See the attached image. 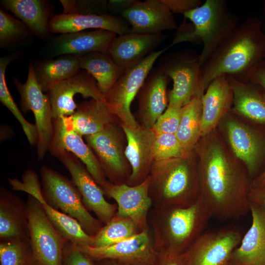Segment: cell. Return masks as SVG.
I'll list each match as a JSON object with an SVG mask.
<instances>
[{"label":"cell","mask_w":265,"mask_h":265,"mask_svg":"<svg viewBox=\"0 0 265 265\" xmlns=\"http://www.w3.org/2000/svg\"><path fill=\"white\" fill-rule=\"evenodd\" d=\"M226 144L216 129L201 137L194 148L200 197L212 217L222 220L248 212L251 187L245 167Z\"/></svg>","instance_id":"1"},{"label":"cell","mask_w":265,"mask_h":265,"mask_svg":"<svg viewBox=\"0 0 265 265\" xmlns=\"http://www.w3.org/2000/svg\"><path fill=\"white\" fill-rule=\"evenodd\" d=\"M265 52V36L259 25L249 19L235 28L201 67V86L206 90L216 78L226 75L242 82H249L260 66Z\"/></svg>","instance_id":"2"},{"label":"cell","mask_w":265,"mask_h":265,"mask_svg":"<svg viewBox=\"0 0 265 265\" xmlns=\"http://www.w3.org/2000/svg\"><path fill=\"white\" fill-rule=\"evenodd\" d=\"M211 213L200 197L185 207H154L148 216L155 247L161 254L186 253L204 232Z\"/></svg>","instance_id":"3"},{"label":"cell","mask_w":265,"mask_h":265,"mask_svg":"<svg viewBox=\"0 0 265 265\" xmlns=\"http://www.w3.org/2000/svg\"><path fill=\"white\" fill-rule=\"evenodd\" d=\"M149 195L154 207H185L200 196L197 158L194 150L178 158L154 160Z\"/></svg>","instance_id":"4"},{"label":"cell","mask_w":265,"mask_h":265,"mask_svg":"<svg viewBox=\"0 0 265 265\" xmlns=\"http://www.w3.org/2000/svg\"><path fill=\"white\" fill-rule=\"evenodd\" d=\"M184 16L191 23L184 21L177 28L169 47L186 41L203 43L199 54L201 67L238 23V18L230 11L224 0H206Z\"/></svg>","instance_id":"5"},{"label":"cell","mask_w":265,"mask_h":265,"mask_svg":"<svg viewBox=\"0 0 265 265\" xmlns=\"http://www.w3.org/2000/svg\"><path fill=\"white\" fill-rule=\"evenodd\" d=\"M40 173L42 192L48 203L76 219L88 234L95 236L103 224L93 216L86 208L73 181L45 166L41 167Z\"/></svg>","instance_id":"6"},{"label":"cell","mask_w":265,"mask_h":265,"mask_svg":"<svg viewBox=\"0 0 265 265\" xmlns=\"http://www.w3.org/2000/svg\"><path fill=\"white\" fill-rule=\"evenodd\" d=\"M159 69L173 82L168 104L182 107L193 97L204 93L199 55L194 51L185 50L168 54L160 60Z\"/></svg>","instance_id":"7"},{"label":"cell","mask_w":265,"mask_h":265,"mask_svg":"<svg viewBox=\"0 0 265 265\" xmlns=\"http://www.w3.org/2000/svg\"><path fill=\"white\" fill-rule=\"evenodd\" d=\"M120 123L110 125L97 133L84 136L106 178L116 185L126 184L132 173L125 155L126 138Z\"/></svg>","instance_id":"8"},{"label":"cell","mask_w":265,"mask_h":265,"mask_svg":"<svg viewBox=\"0 0 265 265\" xmlns=\"http://www.w3.org/2000/svg\"><path fill=\"white\" fill-rule=\"evenodd\" d=\"M169 46L154 51L138 64L125 70L115 83L105 94L108 106L120 122L135 127L139 125L131 110V105L143 85L157 59Z\"/></svg>","instance_id":"9"},{"label":"cell","mask_w":265,"mask_h":265,"mask_svg":"<svg viewBox=\"0 0 265 265\" xmlns=\"http://www.w3.org/2000/svg\"><path fill=\"white\" fill-rule=\"evenodd\" d=\"M26 205L30 243L37 265H62L68 241L54 227L36 198L29 195Z\"/></svg>","instance_id":"10"},{"label":"cell","mask_w":265,"mask_h":265,"mask_svg":"<svg viewBox=\"0 0 265 265\" xmlns=\"http://www.w3.org/2000/svg\"><path fill=\"white\" fill-rule=\"evenodd\" d=\"M14 83L21 98V107L24 112L31 110L35 120L38 134L37 154L42 159L49 150L53 133L52 107L48 94H44L36 81L33 64L28 65L27 78L22 83L14 78Z\"/></svg>","instance_id":"11"},{"label":"cell","mask_w":265,"mask_h":265,"mask_svg":"<svg viewBox=\"0 0 265 265\" xmlns=\"http://www.w3.org/2000/svg\"><path fill=\"white\" fill-rule=\"evenodd\" d=\"M76 246L94 261L111 259L136 265H154L159 254L155 247L150 227L127 239L110 246Z\"/></svg>","instance_id":"12"},{"label":"cell","mask_w":265,"mask_h":265,"mask_svg":"<svg viewBox=\"0 0 265 265\" xmlns=\"http://www.w3.org/2000/svg\"><path fill=\"white\" fill-rule=\"evenodd\" d=\"M8 181L13 190L26 192L40 202L50 222L66 240L79 246H92L93 236L88 234L76 219L58 211L45 200L34 171H26L22 182L15 179Z\"/></svg>","instance_id":"13"},{"label":"cell","mask_w":265,"mask_h":265,"mask_svg":"<svg viewBox=\"0 0 265 265\" xmlns=\"http://www.w3.org/2000/svg\"><path fill=\"white\" fill-rule=\"evenodd\" d=\"M243 236L235 228L203 232L186 252L190 265H229Z\"/></svg>","instance_id":"14"},{"label":"cell","mask_w":265,"mask_h":265,"mask_svg":"<svg viewBox=\"0 0 265 265\" xmlns=\"http://www.w3.org/2000/svg\"><path fill=\"white\" fill-rule=\"evenodd\" d=\"M57 157L69 172L86 208L93 212L103 224L107 223L115 214L117 205L106 200L102 189L82 162L73 154L65 152Z\"/></svg>","instance_id":"15"},{"label":"cell","mask_w":265,"mask_h":265,"mask_svg":"<svg viewBox=\"0 0 265 265\" xmlns=\"http://www.w3.org/2000/svg\"><path fill=\"white\" fill-rule=\"evenodd\" d=\"M228 146L249 175L257 171L265 152V143L255 130L227 113L222 119Z\"/></svg>","instance_id":"16"},{"label":"cell","mask_w":265,"mask_h":265,"mask_svg":"<svg viewBox=\"0 0 265 265\" xmlns=\"http://www.w3.org/2000/svg\"><path fill=\"white\" fill-rule=\"evenodd\" d=\"M150 181L149 175L144 181L136 186L116 185L108 181L102 188L105 195L116 202V213L132 220L141 232L150 227L148 216L153 206L149 195Z\"/></svg>","instance_id":"17"},{"label":"cell","mask_w":265,"mask_h":265,"mask_svg":"<svg viewBox=\"0 0 265 265\" xmlns=\"http://www.w3.org/2000/svg\"><path fill=\"white\" fill-rule=\"evenodd\" d=\"M47 93L52 105L53 119L75 113L78 106L74 100L77 94H81L84 98L105 101V95L99 89L95 79L83 70L60 82Z\"/></svg>","instance_id":"18"},{"label":"cell","mask_w":265,"mask_h":265,"mask_svg":"<svg viewBox=\"0 0 265 265\" xmlns=\"http://www.w3.org/2000/svg\"><path fill=\"white\" fill-rule=\"evenodd\" d=\"M127 140L125 155L132 169L126 184L133 186L144 181L150 175L154 161L155 133L152 129L139 124L135 127L120 122Z\"/></svg>","instance_id":"19"},{"label":"cell","mask_w":265,"mask_h":265,"mask_svg":"<svg viewBox=\"0 0 265 265\" xmlns=\"http://www.w3.org/2000/svg\"><path fill=\"white\" fill-rule=\"evenodd\" d=\"M53 133L49 151L54 156L65 152L78 158L102 188L108 182L94 153L82 136L69 128L63 118L53 119Z\"/></svg>","instance_id":"20"},{"label":"cell","mask_w":265,"mask_h":265,"mask_svg":"<svg viewBox=\"0 0 265 265\" xmlns=\"http://www.w3.org/2000/svg\"><path fill=\"white\" fill-rule=\"evenodd\" d=\"M116 36L114 32L101 29L63 33L50 39L46 53L51 58L65 55L82 56L94 52L107 53Z\"/></svg>","instance_id":"21"},{"label":"cell","mask_w":265,"mask_h":265,"mask_svg":"<svg viewBox=\"0 0 265 265\" xmlns=\"http://www.w3.org/2000/svg\"><path fill=\"white\" fill-rule=\"evenodd\" d=\"M120 15L132 32L155 34L178 28L172 12L161 0H135Z\"/></svg>","instance_id":"22"},{"label":"cell","mask_w":265,"mask_h":265,"mask_svg":"<svg viewBox=\"0 0 265 265\" xmlns=\"http://www.w3.org/2000/svg\"><path fill=\"white\" fill-rule=\"evenodd\" d=\"M171 79L160 69L150 72L136 97L138 123L151 129L168 105L167 86Z\"/></svg>","instance_id":"23"},{"label":"cell","mask_w":265,"mask_h":265,"mask_svg":"<svg viewBox=\"0 0 265 265\" xmlns=\"http://www.w3.org/2000/svg\"><path fill=\"white\" fill-rule=\"evenodd\" d=\"M51 33H66L101 29L121 35L132 32L128 23L123 18L110 14L53 15L49 23Z\"/></svg>","instance_id":"24"},{"label":"cell","mask_w":265,"mask_h":265,"mask_svg":"<svg viewBox=\"0 0 265 265\" xmlns=\"http://www.w3.org/2000/svg\"><path fill=\"white\" fill-rule=\"evenodd\" d=\"M168 36L130 32L116 36L107 54L119 66L126 69L142 61Z\"/></svg>","instance_id":"25"},{"label":"cell","mask_w":265,"mask_h":265,"mask_svg":"<svg viewBox=\"0 0 265 265\" xmlns=\"http://www.w3.org/2000/svg\"><path fill=\"white\" fill-rule=\"evenodd\" d=\"M252 224L230 258L229 265H265V206L249 202Z\"/></svg>","instance_id":"26"},{"label":"cell","mask_w":265,"mask_h":265,"mask_svg":"<svg viewBox=\"0 0 265 265\" xmlns=\"http://www.w3.org/2000/svg\"><path fill=\"white\" fill-rule=\"evenodd\" d=\"M201 100L202 137L215 130L224 117L231 110L234 95L227 76L222 75L214 79L202 95Z\"/></svg>","instance_id":"27"},{"label":"cell","mask_w":265,"mask_h":265,"mask_svg":"<svg viewBox=\"0 0 265 265\" xmlns=\"http://www.w3.org/2000/svg\"><path fill=\"white\" fill-rule=\"evenodd\" d=\"M62 118L69 128L82 136L97 133L120 122L106 101L94 99L78 104L74 114Z\"/></svg>","instance_id":"28"},{"label":"cell","mask_w":265,"mask_h":265,"mask_svg":"<svg viewBox=\"0 0 265 265\" xmlns=\"http://www.w3.org/2000/svg\"><path fill=\"white\" fill-rule=\"evenodd\" d=\"M3 7L13 13L30 30L43 40L50 37L49 23L53 15V6L45 0H2Z\"/></svg>","instance_id":"29"},{"label":"cell","mask_w":265,"mask_h":265,"mask_svg":"<svg viewBox=\"0 0 265 265\" xmlns=\"http://www.w3.org/2000/svg\"><path fill=\"white\" fill-rule=\"evenodd\" d=\"M29 238L27 205L15 194L0 188V238Z\"/></svg>","instance_id":"30"},{"label":"cell","mask_w":265,"mask_h":265,"mask_svg":"<svg viewBox=\"0 0 265 265\" xmlns=\"http://www.w3.org/2000/svg\"><path fill=\"white\" fill-rule=\"evenodd\" d=\"M232 88L234 102L231 111L265 125V95L249 82L227 76Z\"/></svg>","instance_id":"31"},{"label":"cell","mask_w":265,"mask_h":265,"mask_svg":"<svg viewBox=\"0 0 265 265\" xmlns=\"http://www.w3.org/2000/svg\"><path fill=\"white\" fill-rule=\"evenodd\" d=\"M32 64L36 81L43 92L47 93L81 70L80 56L74 55H62Z\"/></svg>","instance_id":"32"},{"label":"cell","mask_w":265,"mask_h":265,"mask_svg":"<svg viewBox=\"0 0 265 265\" xmlns=\"http://www.w3.org/2000/svg\"><path fill=\"white\" fill-rule=\"evenodd\" d=\"M80 56V66L96 80L104 95L113 86L125 69L118 65L106 53L94 52Z\"/></svg>","instance_id":"33"},{"label":"cell","mask_w":265,"mask_h":265,"mask_svg":"<svg viewBox=\"0 0 265 265\" xmlns=\"http://www.w3.org/2000/svg\"><path fill=\"white\" fill-rule=\"evenodd\" d=\"M202 96L193 97L181 108L180 122L175 134L186 154L194 150L201 137Z\"/></svg>","instance_id":"34"},{"label":"cell","mask_w":265,"mask_h":265,"mask_svg":"<svg viewBox=\"0 0 265 265\" xmlns=\"http://www.w3.org/2000/svg\"><path fill=\"white\" fill-rule=\"evenodd\" d=\"M141 231L131 219L118 215L116 212L93 236L92 247L110 246L127 239Z\"/></svg>","instance_id":"35"},{"label":"cell","mask_w":265,"mask_h":265,"mask_svg":"<svg viewBox=\"0 0 265 265\" xmlns=\"http://www.w3.org/2000/svg\"><path fill=\"white\" fill-rule=\"evenodd\" d=\"M18 57L19 54L15 53L0 58V101L20 123L29 144L34 146L37 145L38 140L36 126L24 118L10 94L5 80L7 66L10 62L17 59Z\"/></svg>","instance_id":"36"},{"label":"cell","mask_w":265,"mask_h":265,"mask_svg":"<svg viewBox=\"0 0 265 265\" xmlns=\"http://www.w3.org/2000/svg\"><path fill=\"white\" fill-rule=\"evenodd\" d=\"M0 265H37L29 238H13L1 241Z\"/></svg>","instance_id":"37"},{"label":"cell","mask_w":265,"mask_h":265,"mask_svg":"<svg viewBox=\"0 0 265 265\" xmlns=\"http://www.w3.org/2000/svg\"><path fill=\"white\" fill-rule=\"evenodd\" d=\"M32 32L20 20L0 9V47L10 49L21 44Z\"/></svg>","instance_id":"38"},{"label":"cell","mask_w":265,"mask_h":265,"mask_svg":"<svg viewBox=\"0 0 265 265\" xmlns=\"http://www.w3.org/2000/svg\"><path fill=\"white\" fill-rule=\"evenodd\" d=\"M187 154L182 148L175 134H155L154 160L181 158Z\"/></svg>","instance_id":"39"},{"label":"cell","mask_w":265,"mask_h":265,"mask_svg":"<svg viewBox=\"0 0 265 265\" xmlns=\"http://www.w3.org/2000/svg\"><path fill=\"white\" fill-rule=\"evenodd\" d=\"M63 7V13L79 14H106L107 1L106 0H60Z\"/></svg>","instance_id":"40"},{"label":"cell","mask_w":265,"mask_h":265,"mask_svg":"<svg viewBox=\"0 0 265 265\" xmlns=\"http://www.w3.org/2000/svg\"><path fill=\"white\" fill-rule=\"evenodd\" d=\"M182 107L168 104L151 129L155 134H175L179 126Z\"/></svg>","instance_id":"41"},{"label":"cell","mask_w":265,"mask_h":265,"mask_svg":"<svg viewBox=\"0 0 265 265\" xmlns=\"http://www.w3.org/2000/svg\"><path fill=\"white\" fill-rule=\"evenodd\" d=\"M62 265H95V261L69 241L65 244Z\"/></svg>","instance_id":"42"},{"label":"cell","mask_w":265,"mask_h":265,"mask_svg":"<svg viewBox=\"0 0 265 265\" xmlns=\"http://www.w3.org/2000/svg\"><path fill=\"white\" fill-rule=\"evenodd\" d=\"M173 12L184 15L201 5L200 0H161Z\"/></svg>","instance_id":"43"},{"label":"cell","mask_w":265,"mask_h":265,"mask_svg":"<svg viewBox=\"0 0 265 265\" xmlns=\"http://www.w3.org/2000/svg\"><path fill=\"white\" fill-rule=\"evenodd\" d=\"M154 265H190L186 252L176 256L159 254Z\"/></svg>","instance_id":"44"},{"label":"cell","mask_w":265,"mask_h":265,"mask_svg":"<svg viewBox=\"0 0 265 265\" xmlns=\"http://www.w3.org/2000/svg\"><path fill=\"white\" fill-rule=\"evenodd\" d=\"M135 0H109L107 1L108 11L113 13H121L130 7Z\"/></svg>","instance_id":"45"},{"label":"cell","mask_w":265,"mask_h":265,"mask_svg":"<svg viewBox=\"0 0 265 265\" xmlns=\"http://www.w3.org/2000/svg\"><path fill=\"white\" fill-rule=\"evenodd\" d=\"M248 199L249 202L265 206V185L258 187H251Z\"/></svg>","instance_id":"46"},{"label":"cell","mask_w":265,"mask_h":265,"mask_svg":"<svg viewBox=\"0 0 265 265\" xmlns=\"http://www.w3.org/2000/svg\"><path fill=\"white\" fill-rule=\"evenodd\" d=\"M260 84L265 90V68L260 67L251 75L249 81Z\"/></svg>","instance_id":"47"},{"label":"cell","mask_w":265,"mask_h":265,"mask_svg":"<svg viewBox=\"0 0 265 265\" xmlns=\"http://www.w3.org/2000/svg\"><path fill=\"white\" fill-rule=\"evenodd\" d=\"M95 265H136L120 261L104 259L99 261H95Z\"/></svg>","instance_id":"48"},{"label":"cell","mask_w":265,"mask_h":265,"mask_svg":"<svg viewBox=\"0 0 265 265\" xmlns=\"http://www.w3.org/2000/svg\"><path fill=\"white\" fill-rule=\"evenodd\" d=\"M265 185V170L251 182V187H258Z\"/></svg>","instance_id":"49"}]
</instances>
